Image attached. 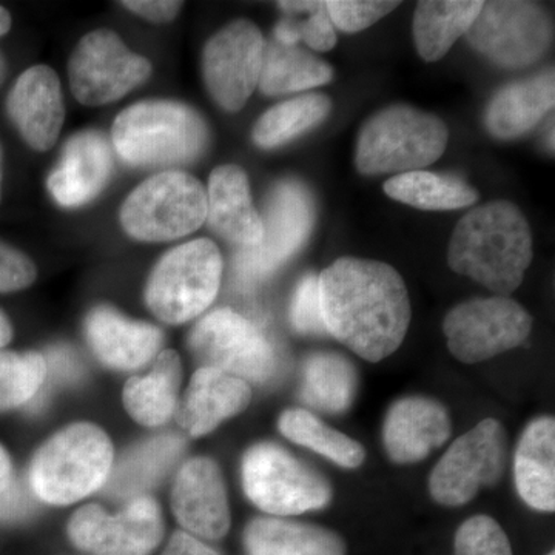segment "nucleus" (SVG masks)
Returning a JSON list of instances; mask_svg holds the SVG:
<instances>
[{
  "mask_svg": "<svg viewBox=\"0 0 555 555\" xmlns=\"http://www.w3.org/2000/svg\"><path fill=\"white\" fill-rule=\"evenodd\" d=\"M324 326L352 352L371 363L392 356L411 324V299L392 266L339 258L320 276Z\"/></svg>",
  "mask_w": 555,
  "mask_h": 555,
  "instance_id": "nucleus-1",
  "label": "nucleus"
},
{
  "mask_svg": "<svg viewBox=\"0 0 555 555\" xmlns=\"http://www.w3.org/2000/svg\"><path fill=\"white\" fill-rule=\"evenodd\" d=\"M532 257L531 229L525 215L514 204L494 201L460 219L449 244L448 262L460 275L507 297L524 283Z\"/></svg>",
  "mask_w": 555,
  "mask_h": 555,
  "instance_id": "nucleus-2",
  "label": "nucleus"
},
{
  "mask_svg": "<svg viewBox=\"0 0 555 555\" xmlns=\"http://www.w3.org/2000/svg\"><path fill=\"white\" fill-rule=\"evenodd\" d=\"M113 144L130 166L155 167L193 163L208 145L206 120L188 105L144 101L119 113Z\"/></svg>",
  "mask_w": 555,
  "mask_h": 555,
  "instance_id": "nucleus-3",
  "label": "nucleus"
},
{
  "mask_svg": "<svg viewBox=\"0 0 555 555\" xmlns=\"http://www.w3.org/2000/svg\"><path fill=\"white\" fill-rule=\"evenodd\" d=\"M113 448L104 430L79 423L61 430L33 459L28 483L50 505H72L107 483Z\"/></svg>",
  "mask_w": 555,
  "mask_h": 555,
  "instance_id": "nucleus-4",
  "label": "nucleus"
},
{
  "mask_svg": "<svg viewBox=\"0 0 555 555\" xmlns=\"http://www.w3.org/2000/svg\"><path fill=\"white\" fill-rule=\"evenodd\" d=\"M448 127L429 113L396 105L364 124L358 138L356 163L363 175L408 173L441 158Z\"/></svg>",
  "mask_w": 555,
  "mask_h": 555,
  "instance_id": "nucleus-5",
  "label": "nucleus"
},
{
  "mask_svg": "<svg viewBox=\"0 0 555 555\" xmlns=\"http://www.w3.org/2000/svg\"><path fill=\"white\" fill-rule=\"evenodd\" d=\"M207 218V192L198 179L181 170L163 171L142 182L120 210V224L131 238L164 243L184 238Z\"/></svg>",
  "mask_w": 555,
  "mask_h": 555,
  "instance_id": "nucleus-6",
  "label": "nucleus"
},
{
  "mask_svg": "<svg viewBox=\"0 0 555 555\" xmlns=\"http://www.w3.org/2000/svg\"><path fill=\"white\" fill-rule=\"evenodd\" d=\"M241 474L248 500L272 516H298L324 509L332 502V486L323 474L278 444L258 443L248 449Z\"/></svg>",
  "mask_w": 555,
  "mask_h": 555,
  "instance_id": "nucleus-7",
  "label": "nucleus"
},
{
  "mask_svg": "<svg viewBox=\"0 0 555 555\" xmlns=\"http://www.w3.org/2000/svg\"><path fill=\"white\" fill-rule=\"evenodd\" d=\"M221 276L217 244L210 240L190 241L160 259L150 276L145 299L159 320L185 323L214 302Z\"/></svg>",
  "mask_w": 555,
  "mask_h": 555,
  "instance_id": "nucleus-8",
  "label": "nucleus"
},
{
  "mask_svg": "<svg viewBox=\"0 0 555 555\" xmlns=\"http://www.w3.org/2000/svg\"><path fill=\"white\" fill-rule=\"evenodd\" d=\"M507 436L495 418H486L456 438L429 477V494L438 505L465 506L483 488H494L505 474Z\"/></svg>",
  "mask_w": 555,
  "mask_h": 555,
  "instance_id": "nucleus-9",
  "label": "nucleus"
},
{
  "mask_svg": "<svg viewBox=\"0 0 555 555\" xmlns=\"http://www.w3.org/2000/svg\"><path fill=\"white\" fill-rule=\"evenodd\" d=\"M262 238L254 247L241 248L233 261L241 287L251 288L272 275L308 240L315 221V207L305 185L280 182L264 208Z\"/></svg>",
  "mask_w": 555,
  "mask_h": 555,
  "instance_id": "nucleus-10",
  "label": "nucleus"
},
{
  "mask_svg": "<svg viewBox=\"0 0 555 555\" xmlns=\"http://www.w3.org/2000/svg\"><path fill=\"white\" fill-rule=\"evenodd\" d=\"M190 349L207 367L247 383L266 385L280 372V357L269 338L232 309H218L204 317L190 335Z\"/></svg>",
  "mask_w": 555,
  "mask_h": 555,
  "instance_id": "nucleus-11",
  "label": "nucleus"
},
{
  "mask_svg": "<svg viewBox=\"0 0 555 555\" xmlns=\"http://www.w3.org/2000/svg\"><path fill=\"white\" fill-rule=\"evenodd\" d=\"M443 331L452 357L476 364L525 345L532 317L509 297L474 298L448 313Z\"/></svg>",
  "mask_w": 555,
  "mask_h": 555,
  "instance_id": "nucleus-12",
  "label": "nucleus"
},
{
  "mask_svg": "<svg viewBox=\"0 0 555 555\" xmlns=\"http://www.w3.org/2000/svg\"><path fill=\"white\" fill-rule=\"evenodd\" d=\"M69 86L82 105L98 107L119 101L152 75V65L127 49L115 31L83 36L68 64Z\"/></svg>",
  "mask_w": 555,
  "mask_h": 555,
  "instance_id": "nucleus-13",
  "label": "nucleus"
},
{
  "mask_svg": "<svg viewBox=\"0 0 555 555\" xmlns=\"http://www.w3.org/2000/svg\"><path fill=\"white\" fill-rule=\"evenodd\" d=\"M466 35L470 46L495 64L520 68L545 54L553 27L535 3L496 0L483 2Z\"/></svg>",
  "mask_w": 555,
  "mask_h": 555,
  "instance_id": "nucleus-14",
  "label": "nucleus"
},
{
  "mask_svg": "<svg viewBox=\"0 0 555 555\" xmlns=\"http://www.w3.org/2000/svg\"><path fill=\"white\" fill-rule=\"evenodd\" d=\"M264 38L254 22L238 20L208 40L203 73L208 93L228 112L243 108L261 78Z\"/></svg>",
  "mask_w": 555,
  "mask_h": 555,
  "instance_id": "nucleus-15",
  "label": "nucleus"
},
{
  "mask_svg": "<svg viewBox=\"0 0 555 555\" xmlns=\"http://www.w3.org/2000/svg\"><path fill=\"white\" fill-rule=\"evenodd\" d=\"M163 534L159 506L147 495L131 500L115 516L98 505L80 507L68 524L72 542L91 555H149Z\"/></svg>",
  "mask_w": 555,
  "mask_h": 555,
  "instance_id": "nucleus-16",
  "label": "nucleus"
},
{
  "mask_svg": "<svg viewBox=\"0 0 555 555\" xmlns=\"http://www.w3.org/2000/svg\"><path fill=\"white\" fill-rule=\"evenodd\" d=\"M179 524L195 537L221 540L230 529L228 489L221 469L207 456H196L179 469L171 492Z\"/></svg>",
  "mask_w": 555,
  "mask_h": 555,
  "instance_id": "nucleus-17",
  "label": "nucleus"
},
{
  "mask_svg": "<svg viewBox=\"0 0 555 555\" xmlns=\"http://www.w3.org/2000/svg\"><path fill=\"white\" fill-rule=\"evenodd\" d=\"M452 433L448 409L434 398L412 396L396 401L383 425L386 454L397 465H415L443 447Z\"/></svg>",
  "mask_w": 555,
  "mask_h": 555,
  "instance_id": "nucleus-18",
  "label": "nucleus"
},
{
  "mask_svg": "<svg viewBox=\"0 0 555 555\" xmlns=\"http://www.w3.org/2000/svg\"><path fill=\"white\" fill-rule=\"evenodd\" d=\"M7 113L33 150L47 152L53 147L65 118L56 72L47 65L25 69L7 98Z\"/></svg>",
  "mask_w": 555,
  "mask_h": 555,
  "instance_id": "nucleus-19",
  "label": "nucleus"
},
{
  "mask_svg": "<svg viewBox=\"0 0 555 555\" xmlns=\"http://www.w3.org/2000/svg\"><path fill=\"white\" fill-rule=\"evenodd\" d=\"M113 156L100 131H82L68 139L60 163L49 177V190L62 207L86 206L112 178Z\"/></svg>",
  "mask_w": 555,
  "mask_h": 555,
  "instance_id": "nucleus-20",
  "label": "nucleus"
},
{
  "mask_svg": "<svg viewBox=\"0 0 555 555\" xmlns=\"http://www.w3.org/2000/svg\"><path fill=\"white\" fill-rule=\"evenodd\" d=\"M251 389L247 382L219 371L201 367L177 412L178 423L193 437L206 436L224 420L241 414L250 404Z\"/></svg>",
  "mask_w": 555,
  "mask_h": 555,
  "instance_id": "nucleus-21",
  "label": "nucleus"
},
{
  "mask_svg": "<svg viewBox=\"0 0 555 555\" xmlns=\"http://www.w3.org/2000/svg\"><path fill=\"white\" fill-rule=\"evenodd\" d=\"M206 192L210 229L241 248L257 246L262 221L251 203L246 171L238 166L218 167L211 171Z\"/></svg>",
  "mask_w": 555,
  "mask_h": 555,
  "instance_id": "nucleus-22",
  "label": "nucleus"
},
{
  "mask_svg": "<svg viewBox=\"0 0 555 555\" xmlns=\"http://www.w3.org/2000/svg\"><path fill=\"white\" fill-rule=\"evenodd\" d=\"M86 334L94 356L105 366L118 371L144 366L163 343L158 327L131 321L109 308L91 310L86 321Z\"/></svg>",
  "mask_w": 555,
  "mask_h": 555,
  "instance_id": "nucleus-23",
  "label": "nucleus"
},
{
  "mask_svg": "<svg viewBox=\"0 0 555 555\" xmlns=\"http://www.w3.org/2000/svg\"><path fill=\"white\" fill-rule=\"evenodd\" d=\"M514 478L525 505L540 513L555 509V420H532L518 441Z\"/></svg>",
  "mask_w": 555,
  "mask_h": 555,
  "instance_id": "nucleus-24",
  "label": "nucleus"
},
{
  "mask_svg": "<svg viewBox=\"0 0 555 555\" xmlns=\"http://www.w3.org/2000/svg\"><path fill=\"white\" fill-rule=\"evenodd\" d=\"M554 69L511 83L492 98L486 109V127L496 139H514L534 129L554 108Z\"/></svg>",
  "mask_w": 555,
  "mask_h": 555,
  "instance_id": "nucleus-25",
  "label": "nucleus"
},
{
  "mask_svg": "<svg viewBox=\"0 0 555 555\" xmlns=\"http://www.w3.org/2000/svg\"><path fill=\"white\" fill-rule=\"evenodd\" d=\"M248 555H347L345 540L323 526L258 517L244 531Z\"/></svg>",
  "mask_w": 555,
  "mask_h": 555,
  "instance_id": "nucleus-26",
  "label": "nucleus"
},
{
  "mask_svg": "<svg viewBox=\"0 0 555 555\" xmlns=\"http://www.w3.org/2000/svg\"><path fill=\"white\" fill-rule=\"evenodd\" d=\"M184 438L175 434L150 438L120 459L107 480V494L115 499L134 500L169 474L184 451Z\"/></svg>",
  "mask_w": 555,
  "mask_h": 555,
  "instance_id": "nucleus-27",
  "label": "nucleus"
},
{
  "mask_svg": "<svg viewBox=\"0 0 555 555\" xmlns=\"http://www.w3.org/2000/svg\"><path fill=\"white\" fill-rule=\"evenodd\" d=\"M483 2L476 0H423L414 14L416 51L426 62L443 60L456 39L474 24Z\"/></svg>",
  "mask_w": 555,
  "mask_h": 555,
  "instance_id": "nucleus-28",
  "label": "nucleus"
},
{
  "mask_svg": "<svg viewBox=\"0 0 555 555\" xmlns=\"http://www.w3.org/2000/svg\"><path fill=\"white\" fill-rule=\"evenodd\" d=\"M179 385L181 361L177 352L166 350L156 358L150 374L127 382L124 403L129 414L141 425L160 426L175 414Z\"/></svg>",
  "mask_w": 555,
  "mask_h": 555,
  "instance_id": "nucleus-29",
  "label": "nucleus"
},
{
  "mask_svg": "<svg viewBox=\"0 0 555 555\" xmlns=\"http://www.w3.org/2000/svg\"><path fill=\"white\" fill-rule=\"evenodd\" d=\"M358 374L347 358L334 352L312 353L302 366L301 396L309 406L345 414L352 406Z\"/></svg>",
  "mask_w": 555,
  "mask_h": 555,
  "instance_id": "nucleus-30",
  "label": "nucleus"
},
{
  "mask_svg": "<svg viewBox=\"0 0 555 555\" xmlns=\"http://www.w3.org/2000/svg\"><path fill=\"white\" fill-rule=\"evenodd\" d=\"M332 68L320 57L297 46H266L259 89L269 96L315 89L331 82Z\"/></svg>",
  "mask_w": 555,
  "mask_h": 555,
  "instance_id": "nucleus-31",
  "label": "nucleus"
},
{
  "mask_svg": "<svg viewBox=\"0 0 555 555\" xmlns=\"http://www.w3.org/2000/svg\"><path fill=\"white\" fill-rule=\"evenodd\" d=\"M278 429L288 440L308 448L346 469H356L366 460V451L353 438L335 430L308 409H287L278 420Z\"/></svg>",
  "mask_w": 555,
  "mask_h": 555,
  "instance_id": "nucleus-32",
  "label": "nucleus"
},
{
  "mask_svg": "<svg viewBox=\"0 0 555 555\" xmlns=\"http://www.w3.org/2000/svg\"><path fill=\"white\" fill-rule=\"evenodd\" d=\"M389 198L422 210H455L478 199L476 189L460 178L416 170L397 175L385 184Z\"/></svg>",
  "mask_w": 555,
  "mask_h": 555,
  "instance_id": "nucleus-33",
  "label": "nucleus"
},
{
  "mask_svg": "<svg viewBox=\"0 0 555 555\" xmlns=\"http://www.w3.org/2000/svg\"><path fill=\"white\" fill-rule=\"evenodd\" d=\"M331 100L326 94L310 93L283 102L268 109L255 124V144L262 149H275L306 133L323 122L331 112Z\"/></svg>",
  "mask_w": 555,
  "mask_h": 555,
  "instance_id": "nucleus-34",
  "label": "nucleus"
},
{
  "mask_svg": "<svg viewBox=\"0 0 555 555\" xmlns=\"http://www.w3.org/2000/svg\"><path fill=\"white\" fill-rule=\"evenodd\" d=\"M46 378L42 353L0 352V412L27 404L38 396Z\"/></svg>",
  "mask_w": 555,
  "mask_h": 555,
  "instance_id": "nucleus-35",
  "label": "nucleus"
},
{
  "mask_svg": "<svg viewBox=\"0 0 555 555\" xmlns=\"http://www.w3.org/2000/svg\"><path fill=\"white\" fill-rule=\"evenodd\" d=\"M295 9L306 14L287 13L288 17L276 25L275 40L283 46H297L299 40L310 49L328 51L337 43L335 27L328 17L326 2H292Z\"/></svg>",
  "mask_w": 555,
  "mask_h": 555,
  "instance_id": "nucleus-36",
  "label": "nucleus"
},
{
  "mask_svg": "<svg viewBox=\"0 0 555 555\" xmlns=\"http://www.w3.org/2000/svg\"><path fill=\"white\" fill-rule=\"evenodd\" d=\"M454 555H514L509 539L494 518L476 516L460 525Z\"/></svg>",
  "mask_w": 555,
  "mask_h": 555,
  "instance_id": "nucleus-37",
  "label": "nucleus"
},
{
  "mask_svg": "<svg viewBox=\"0 0 555 555\" xmlns=\"http://www.w3.org/2000/svg\"><path fill=\"white\" fill-rule=\"evenodd\" d=\"M400 2H364V0H328L326 9L334 27L345 33L366 30L397 9Z\"/></svg>",
  "mask_w": 555,
  "mask_h": 555,
  "instance_id": "nucleus-38",
  "label": "nucleus"
},
{
  "mask_svg": "<svg viewBox=\"0 0 555 555\" xmlns=\"http://www.w3.org/2000/svg\"><path fill=\"white\" fill-rule=\"evenodd\" d=\"M291 323L299 334H326L317 275H306L299 281L292 298Z\"/></svg>",
  "mask_w": 555,
  "mask_h": 555,
  "instance_id": "nucleus-39",
  "label": "nucleus"
},
{
  "mask_svg": "<svg viewBox=\"0 0 555 555\" xmlns=\"http://www.w3.org/2000/svg\"><path fill=\"white\" fill-rule=\"evenodd\" d=\"M36 275L35 262L27 255L0 241V294L31 286Z\"/></svg>",
  "mask_w": 555,
  "mask_h": 555,
  "instance_id": "nucleus-40",
  "label": "nucleus"
},
{
  "mask_svg": "<svg viewBox=\"0 0 555 555\" xmlns=\"http://www.w3.org/2000/svg\"><path fill=\"white\" fill-rule=\"evenodd\" d=\"M46 358L47 378L43 385H47L46 396L53 386L68 385L76 382L82 374L78 357L73 350L65 346L51 347Z\"/></svg>",
  "mask_w": 555,
  "mask_h": 555,
  "instance_id": "nucleus-41",
  "label": "nucleus"
},
{
  "mask_svg": "<svg viewBox=\"0 0 555 555\" xmlns=\"http://www.w3.org/2000/svg\"><path fill=\"white\" fill-rule=\"evenodd\" d=\"M35 492L20 478H13L5 489L0 491V521L13 524L25 520L35 511Z\"/></svg>",
  "mask_w": 555,
  "mask_h": 555,
  "instance_id": "nucleus-42",
  "label": "nucleus"
},
{
  "mask_svg": "<svg viewBox=\"0 0 555 555\" xmlns=\"http://www.w3.org/2000/svg\"><path fill=\"white\" fill-rule=\"evenodd\" d=\"M120 5L133 11L144 20L164 24V22L173 21L178 16L182 2H167V0H137L133 2V0H127V2H120Z\"/></svg>",
  "mask_w": 555,
  "mask_h": 555,
  "instance_id": "nucleus-43",
  "label": "nucleus"
},
{
  "mask_svg": "<svg viewBox=\"0 0 555 555\" xmlns=\"http://www.w3.org/2000/svg\"><path fill=\"white\" fill-rule=\"evenodd\" d=\"M163 555H221L214 547L201 542L189 532L178 531L171 535L169 545Z\"/></svg>",
  "mask_w": 555,
  "mask_h": 555,
  "instance_id": "nucleus-44",
  "label": "nucleus"
},
{
  "mask_svg": "<svg viewBox=\"0 0 555 555\" xmlns=\"http://www.w3.org/2000/svg\"><path fill=\"white\" fill-rule=\"evenodd\" d=\"M13 478V467H11L10 455L7 454L5 449L0 447V491L5 489Z\"/></svg>",
  "mask_w": 555,
  "mask_h": 555,
  "instance_id": "nucleus-45",
  "label": "nucleus"
},
{
  "mask_svg": "<svg viewBox=\"0 0 555 555\" xmlns=\"http://www.w3.org/2000/svg\"><path fill=\"white\" fill-rule=\"evenodd\" d=\"M11 337H13V328L9 318L0 310V347L9 345Z\"/></svg>",
  "mask_w": 555,
  "mask_h": 555,
  "instance_id": "nucleus-46",
  "label": "nucleus"
},
{
  "mask_svg": "<svg viewBox=\"0 0 555 555\" xmlns=\"http://www.w3.org/2000/svg\"><path fill=\"white\" fill-rule=\"evenodd\" d=\"M11 28V14L9 10L0 7V36L7 35Z\"/></svg>",
  "mask_w": 555,
  "mask_h": 555,
  "instance_id": "nucleus-47",
  "label": "nucleus"
},
{
  "mask_svg": "<svg viewBox=\"0 0 555 555\" xmlns=\"http://www.w3.org/2000/svg\"><path fill=\"white\" fill-rule=\"evenodd\" d=\"M5 73H7L5 60H3L2 53H0V83H2L3 78H5Z\"/></svg>",
  "mask_w": 555,
  "mask_h": 555,
  "instance_id": "nucleus-48",
  "label": "nucleus"
},
{
  "mask_svg": "<svg viewBox=\"0 0 555 555\" xmlns=\"http://www.w3.org/2000/svg\"><path fill=\"white\" fill-rule=\"evenodd\" d=\"M0 199H2V149H0Z\"/></svg>",
  "mask_w": 555,
  "mask_h": 555,
  "instance_id": "nucleus-49",
  "label": "nucleus"
},
{
  "mask_svg": "<svg viewBox=\"0 0 555 555\" xmlns=\"http://www.w3.org/2000/svg\"><path fill=\"white\" fill-rule=\"evenodd\" d=\"M546 555H555L554 553H550V554H546Z\"/></svg>",
  "mask_w": 555,
  "mask_h": 555,
  "instance_id": "nucleus-50",
  "label": "nucleus"
}]
</instances>
